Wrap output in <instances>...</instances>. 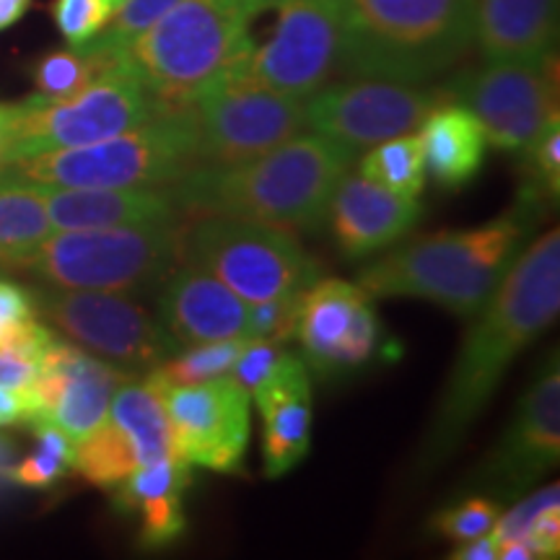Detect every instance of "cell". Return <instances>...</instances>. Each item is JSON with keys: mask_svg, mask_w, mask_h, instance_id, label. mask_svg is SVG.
Returning <instances> with one entry per match:
<instances>
[{"mask_svg": "<svg viewBox=\"0 0 560 560\" xmlns=\"http://www.w3.org/2000/svg\"><path fill=\"white\" fill-rule=\"evenodd\" d=\"M450 558L454 560H495L499 558V545H495L493 537L488 535H480V537H472V540H465L459 542L457 548L450 552Z\"/></svg>", "mask_w": 560, "mask_h": 560, "instance_id": "cell-43", "label": "cell"}, {"mask_svg": "<svg viewBox=\"0 0 560 560\" xmlns=\"http://www.w3.org/2000/svg\"><path fill=\"white\" fill-rule=\"evenodd\" d=\"M359 174L384 190L418 198L425 187V159L418 132L389 138L369 149L359 161Z\"/></svg>", "mask_w": 560, "mask_h": 560, "instance_id": "cell-28", "label": "cell"}, {"mask_svg": "<svg viewBox=\"0 0 560 560\" xmlns=\"http://www.w3.org/2000/svg\"><path fill=\"white\" fill-rule=\"evenodd\" d=\"M441 91L470 112L490 145L524 151L558 115V58L550 52L540 62L486 60Z\"/></svg>", "mask_w": 560, "mask_h": 560, "instance_id": "cell-12", "label": "cell"}, {"mask_svg": "<svg viewBox=\"0 0 560 560\" xmlns=\"http://www.w3.org/2000/svg\"><path fill=\"white\" fill-rule=\"evenodd\" d=\"M37 317L32 291L0 276V348L37 359L47 346L42 338H50V330Z\"/></svg>", "mask_w": 560, "mask_h": 560, "instance_id": "cell-31", "label": "cell"}, {"mask_svg": "<svg viewBox=\"0 0 560 560\" xmlns=\"http://www.w3.org/2000/svg\"><path fill=\"white\" fill-rule=\"evenodd\" d=\"M39 187V185H37ZM52 229H109L187 219L166 187H39Z\"/></svg>", "mask_w": 560, "mask_h": 560, "instance_id": "cell-22", "label": "cell"}, {"mask_svg": "<svg viewBox=\"0 0 560 560\" xmlns=\"http://www.w3.org/2000/svg\"><path fill=\"white\" fill-rule=\"evenodd\" d=\"M5 136H9V104H0V166L5 159Z\"/></svg>", "mask_w": 560, "mask_h": 560, "instance_id": "cell-46", "label": "cell"}, {"mask_svg": "<svg viewBox=\"0 0 560 560\" xmlns=\"http://www.w3.org/2000/svg\"><path fill=\"white\" fill-rule=\"evenodd\" d=\"M276 26L255 45L247 68L265 86L310 100L342 75L346 16L342 0H272Z\"/></svg>", "mask_w": 560, "mask_h": 560, "instance_id": "cell-13", "label": "cell"}, {"mask_svg": "<svg viewBox=\"0 0 560 560\" xmlns=\"http://www.w3.org/2000/svg\"><path fill=\"white\" fill-rule=\"evenodd\" d=\"M50 236L52 223L39 187L0 182V265L21 270Z\"/></svg>", "mask_w": 560, "mask_h": 560, "instance_id": "cell-26", "label": "cell"}, {"mask_svg": "<svg viewBox=\"0 0 560 560\" xmlns=\"http://www.w3.org/2000/svg\"><path fill=\"white\" fill-rule=\"evenodd\" d=\"M187 490H166V493L151 495L136 509L140 514V532L138 545L145 550H161L170 548L185 535L187 520H185V501Z\"/></svg>", "mask_w": 560, "mask_h": 560, "instance_id": "cell-34", "label": "cell"}, {"mask_svg": "<svg viewBox=\"0 0 560 560\" xmlns=\"http://www.w3.org/2000/svg\"><path fill=\"white\" fill-rule=\"evenodd\" d=\"M304 363L322 380H338L366 366L384 335L374 296L359 283L317 278L301 293L296 335Z\"/></svg>", "mask_w": 560, "mask_h": 560, "instance_id": "cell-16", "label": "cell"}, {"mask_svg": "<svg viewBox=\"0 0 560 560\" xmlns=\"http://www.w3.org/2000/svg\"><path fill=\"white\" fill-rule=\"evenodd\" d=\"M138 467V454L130 439L107 418L100 429L75 444V470L96 488H115Z\"/></svg>", "mask_w": 560, "mask_h": 560, "instance_id": "cell-29", "label": "cell"}, {"mask_svg": "<svg viewBox=\"0 0 560 560\" xmlns=\"http://www.w3.org/2000/svg\"><path fill=\"white\" fill-rule=\"evenodd\" d=\"M122 62V47H109L100 39H91L86 45L45 52L32 62L30 73L42 100H68Z\"/></svg>", "mask_w": 560, "mask_h": 560, "instance_id": "cell-27", "label": "cell"}, {"mask_svg": "<svg viewBox=\"0 0 560 560\" xmlns=\"http://www.w3.org/2000/svg\"><path fill=\"white\" fill-rule=\"evenodd\" d=\"M423 219L418 198H405L374 185L361 174L346 172L335 185L327 221L335 244L350 260L371 257L392 247Z\"/></svg>", "mask_w": 560, "mask_h": 560, "instance_id": "cell-20", "label": "cell"}, {"mask_svg": "<svg viewBox=\"0 0 560 560\" xmlns=\"http://www.w3.org/2000/svg\"><path fill=\"white\" fill-rule=\"evenodd\" d=\"M560 312V231L550 229L524 247L499 289L467 327L429 436L420 470L450 459L520 355L548 330Z\"/></svg>", "mask_w": 560, "mask_h": 560, "instance_id": "cell-1", "label": "cell"}, {"mask_svg": "<svg viewBox=\"0 0 560 560\" xmlns=\"http://www.w3.org/2000/svg\"><path fill=\"white\" fill-rule=\"evenodd\" d=\"M32 0H0V32L11 30L30 11Z\"/></svg>", "mask_w": 560, "mask_h": 560, "instance_id": "cell-45", "label": "cell"}, {"mask_svg": "<svg viewBox=\"0 0 560 560\" xmlns=\"http://www.w3.org/2000/svg\"><path fill=\"white\" fill-rule=\"evenodd\" d=\"M532 215L535 202L520 198L509 213L482 226L405 242L369 262L355 280L374 299H423L457 317H472L524 249Z\"/></svg>", "mask_w": 560, "mask_h": 560, "instance_id": "cell-3", "label": "cell"}, {"mask_svg": "<svg viewBox=\"0 0 560 560\" xmlns=\"http://www.w3.org/2000/svg\"><path fill=\"white\" fill-rule=\"evenodd\" d=\"M342 75L420 83L459 66L475 45V0H342Z\"/></svg>", "mask_w": 560, "mask_h": 560, "instance_id": "cell-4", "label": "cell"}, {"mask_svg": "<svg viewBox=\"0 0 560 560\" xmlns=\"http://www.w3.org/2000/svg\"><path fill=\"white\" fill-rule=\"evenodd\" d=\"M128 0H52V21L68 45H86L107 30Z\"/></svg>", "mask_w": 560, "mask_h": 560, "instance_id": "cell-35", "label": "cell"}, {"mask_svg": "<svg viewBox=\"0 0 560 560\" xmlns=\"http://www.w3.org/2000/svg\"><path fill=\"white\" fill-rule=\"evenodd\" d=\"M524 153V166H527V187L529 190L522 195L532 202L548 200L556 206L560 195V117L556 115L545 125L540 136H537Z\"/></svg>", "mask_w": 560, "mask_h": 560, "instance_id": "cell-33", "label": "cell"}, {"mask_svg": "<svg viewBox=\"0 0 560 560\" xmlns=\"http://www.w3.org/2000/svg\"><path fill=\"white\" fill-rule=\"evenodd\" d=\"M39 363L16 353V350L0 348V387L30 389L37 382Z\"/></svg>", "mask_w": 560, "mask_h": 560, "instance_id": "cell-41", "label": "cell"}, {"mask_svg": "<svg viewBox=\"0 0 560 560\" xmlns=\"http://www.w3.org/2000/svg\"><path fill=\"white\" fill-rule=\"evenodd\" d=\"M32 416H34L32 387L30 389L0 387V429H9V425H30Z\"/></svg>", "mask_w": 560, "mask_h": 560, "instance_id": "cell-42", "label": "cell"}, {"mask_svg": "<svg viewBox=\"0 0 560 560\" xmlns=\"http://www.w3.org/2000/svg\"><path fill=\"white\" fill-rule=\"evenodd\" d=\"M560 503V490L558 486L542 488L537 493H532L529 499H524L522 503H516L509 514H503L495 520L493 529H490V537H493L495 545L511 542V540H524L529 535L532 522L542 514L548 506H558Z\"/></svg>", "mask_w": 560, "mask_h": 560, "instance_id": "cell-39", "label": "cell"}, {"mask_svg": "<svg viewBox=\"0 0 560 560\" xmlns=\"http://www.w3.org/2000/svg\"><path fill=\"white\" fill-rule=\"evenodd\" d=\"M499 516V503L493 499L475 495V499L462 501L457 506L439 511L431 520V532H436V535L446 537L452 542H465L472 540V537L488 535Z\"/></svg>", "mask_w": 560, "mask_h": 560, "instance_id": "cell-36", "label": "cell"}, {"mask_svg": "<svg viewBox=\"0 0 560 560\" xmlns=\"http://www.w3.org/2000/svg\"><path fill=\"white\" fill-rule=\"evenodd\" d=\"M107 420L130 439L140 467L177 454L161 397L145 382H136V376L117 387L109 402Z\"/></svg>", "mask_w": 560, "mask_h": 560, "instance_id": "cell-25", "label": "cell"}, {"mask_svg": "<svg viewBox=\"0 0 560 560\" xmlns=\"http://www.w3.org/2000/svg\"><path fill=\"white\" fill-rule=\"evenodd\" d=\"M130 376L136 374L55 335L39 361L37 382L32 384L34 416L30 425L50 423L73 444H81L104 423L117 387Z\"/></svg>", "mask_w": 560, "mask_h": 560, "instance_id": "cell-17", "label": "cell"}, {"mask_svg": "<svg viewBox=\"0 0 560 560\" xmlns=\"http://www.w3.org/2000/svg\"><path fill=\"white\" fill-rule=\"evenodd\" d=\"M182 223L60 231L21 270L58 289L149 293L179 262Z\"/></svg>", "mask_w": 560, "mask_h": 560, "instance_id": "cell-7", "label": "cell"}, {"mask_svg": "<svg viewBox=\"0 0 560 560\" xmlns=\"http://www.w3.org/2000/svg\"><path fill=\"white\" fill-rule=\"evenodd\" d=\"M359 153L319 136H296L234 166H195L166 187L185 215H234L306 234L327 221L335 185Z\"/></svg>", "mask_w": 560, "mask_h": 560, "instance_id": "cell-2", "label": "cell"}, {"mask_svg": "<svg viewBox=\"0 0 560 560\" xmlns=\"http://www.w3.org/2000/svg\"><path fill=\"white\" fill-rule=\"evenodd\" d=\"M32 296L39 317L68 340L128 374L156 369L179 350L166 327L122 293L52 285L32 291Z\"/></svg>", "mask_w": 560, "mask_h": 560, "instance_id": "cell-11", "label": "cell"}, {"mask_svg": "<svg viewBox=\"0 0 560 560\" xmlns=\"http://www.w3.org/2000/svg\"><path fill=\"white\" fill-rule=\"evenodd\" d=\"M166 107L172 104L153 96L125 58L122 66L68 100H42L32 94L30 100L9 104L3 164L120 136Z\"/></svg>", "mask_w": 560, "mask_h": 560, "instance_id": "cell-9", "label": "cell"}, {"mask_svg": "<svg viewBox=\"0 0 560 560\" xmlns=\"http://www.w3.org/2000/svg\"><path fill=\"white\" fill-rule=\"evenodd\" d=\"M19 462V450H16V441L5 433H0V493L13 488V465Z\"/></svg>", "mask_w": 560, "mask_h": 560, "instance_id": "cell-44", "label": "cell"}, {"mask_svg": "<svg viewBox=\"0 0 560 560\" xmlns=\"http://www.w3.org/2000/svg\"><path fill=\"white\" fill-rule=\"evenodd\" d=\"M301 293H289L260 304H249V338L289 342L296 335Z\"/></svg>", "mask_w": 560, "mask_h": 560, "instance_id": "cell-37", "label": "cell"}, {"mask_svg": "<svg viewBox=\"0 0 560 560\" xmlns=\"http://www.w3.org/2000/svg\"><path fill=\"white\" fill-rule=\"evenodd\" d=\"M200 166L190 104L166 107L138 128L96 143L37 153L0 166V182L39 187H170Z\"/></svg>", "mask_w": 560, "mask_h": 560, "instance_id": "cell-6", "label": "cell"}, {"mask_svg": "<svg viewBox=\"0 0 560 560\" xmlns=\"http://www.w3.org/2000/svg\"><path fill=\"white\" fill-rule=\"evenodd\" d=\"M159 322L179 348L249 338V304L198 265L179 260L159 283Z\"/></svg>", "mask_w": 560, "mask_h": 560, "instance_id": "cell-19", "label": "cell"}, {"mask_svg": "<svg viewBox=\"0 0 560 560\" xmlns=\"http://www.w3.org/2000/svg\"><path fill=\"white\" fill-rule=\"evenodd\" d=\"M262 416V457L268 478H283L312 446V382L304 359L280 353L276 366L255 392Z\"/></svg>", "mask_w": 560, "mask_h": 560, "instance_id": "cell-21", "label": "cell"}, {"mask_svg": "<svg viewBox=\"0 0 560 560\" xmlns=\"http://www.w3.org/2000/svg\"><path fill=\"white\" fill-rule=\"evenodd\" d=\"M425 170L441 187H457L478 177L486 161V132L457 102H439L418 128Z\"/></svg>", "mask_w": 560, "mask_h": 560, "instance_id": "cell-24", "label": "cell"}, {"mask_svg": "<svg viewBox=\"0 0 560 560\" xmlns=\"http://www.w3.org/2000/svg\"><path fill=\"white\" fill-rule=\"evenodd\" d=\"M143 382L161 397L182 459L213 472L240 470L249 444V392L231 374L198 384H166L145 371Z\"/></svg>", "mask_w": 560, "mask_h": 560, "instance_id": "cell-15", "label": "cell"}, {"mask_svg": "<svg viewBox=\"0 0 560 560\" xmlns=\"http://www.w3.org/2000/svg\"><path fill=\"white\" fill-rule=\"evenodd\" d=\"M560 457V369L552 350L511 418L506 433L482 462L480 480L501 495L529 490Z\"/></svg>", "mask_w": 560, "mask_h": 560, "instance_id": "cell-18", "label": "cell"}, {"mask_svg": "<svg viewBox=\"0 0 560 560\" xmlns=\"http://www.w3.org/2000/svg\"><path fill=\"white\" fill-rule=\"evenodd\" d=\"M34 450L24 462L13 465V486L47 490L75 470V444L50 423H34Z\"/></svg>", "mask_w": 560, "mask_h": 560, "instance_id": "cell-30", "label": "cell"}, {"mask_svg": "<svg viewBox=\"0 0 560 560\" xmlns=\"http://www.w3.org/2000/svg\"><path fill=\"white\" fill-rule=\"evenodd\" d=\"M177 3L179 0H128L120 9V13L109 21L107 30L94 39H100L109 47H125L128 42L136 39L138 34L149 30L151 24H156V21Z\"/></svg>", "mask_w": 560, "mask_h": 560, "instance_id": "cell-38", "label": "cell"}, {"mask_svg": "<svg viewBox=\"0 0 560 560\" xmlns=\"http://www.w3.org/2000/svg\"><path fill=\"white\" fill-rule=\"evenodd\" d=\"M283 342L278 340H265V338H249L247 346L242 348L240 359H236L234 366H231V380H234L240 387L249 392H255L257 384H260L265 376L270 374L276 361L283 353Z\"/></svg>", "mask_w": 560, "mask_h": 560, "instance_id": "cell-40", "label": "cell"}, {"mask_svg": "<svg viewBox=\"0 0 560 560\" xmlns=\"http://www.w3.org/2000/svg\"><path fill=\"white\" fill-rule=\"evenodd\" d=\"M249 338L200 342V346H187L185 353H174L156 369H151L161 382L166 384H198L215 376L229 374L242 348Z\"/></svg>", "mask_w": 560, "mask_h": 560, "instance_id": "cell-32", "label": "cell"}, {"mask_svg": "<svg viewBox=\"0 0 560 560\" xmlns=\"http://www.w3.org/2000/svg\"><path fill=\"white\" fill-rule=\"evenodd\" d=\"M272 0H179L122 47L132 73L172 107H187L255 50L252 24Z\"/></svg>", "mask_w": 560, "mask_h": 560, "instance_id": "cell-5", "label": "cell"}, {"mask_svg": "<svg viewBox=\"0 0 560 560\" xmlns=\"http://www.w3.org/2000/svg\"><path fill=\"white\" fill-rule=\"evenodd\" d=\"M247 60L223 70L192 100L200 166H234L278 149L306 128V100L280 94L249 73Z\"/></svg>", "mask_w": 560, "mask_h": 560, "instance_id": "cell-10", "label": "cell"}, {"mask_svg": "<svg viewBox=\"0 0 560 560\" xmlns=\"http://www.w3.org/2000/svg\"><path fill=\"white\" fill-rule=\"evenodd\" d=\"M556 39L558 0H475V45L490 62H540Z\"/></svg>", "mask_w": 560, "mask_h": 560, "instance_id": "cell-23", "label": "cell"}, {"mask_svg": "<svg viewBox=\"0 0 560 560\" xmlns=\"http://www.w3.org/2000/svg\"><path fill=\"white\" fill-rule=\"evenodd\" d=\"M444 100L441 89H418L412 83L330 81L306 100V128L361 153L389 138L416 132L423 117Z\"/></svg>", "mask_w": 560, "mask_h": 560, "instance_id": "cell-14", "label": "cell"}, {"mask_svg": "<svg viewBox=\"0 0 560 560\" xmlns=\"http://www.w3.org/2000/svg\"><path fill=\"white\" fill-rule=\"evenodd\" d=\"M179 234V260L198 265L247 304H260L310 289L317 262L291 231L234 215H187Z\"/></svg>", "mask_w": 560, "mask_h": 560, "instance_id": "cell-8", "label": "cell"}]
</instances>
